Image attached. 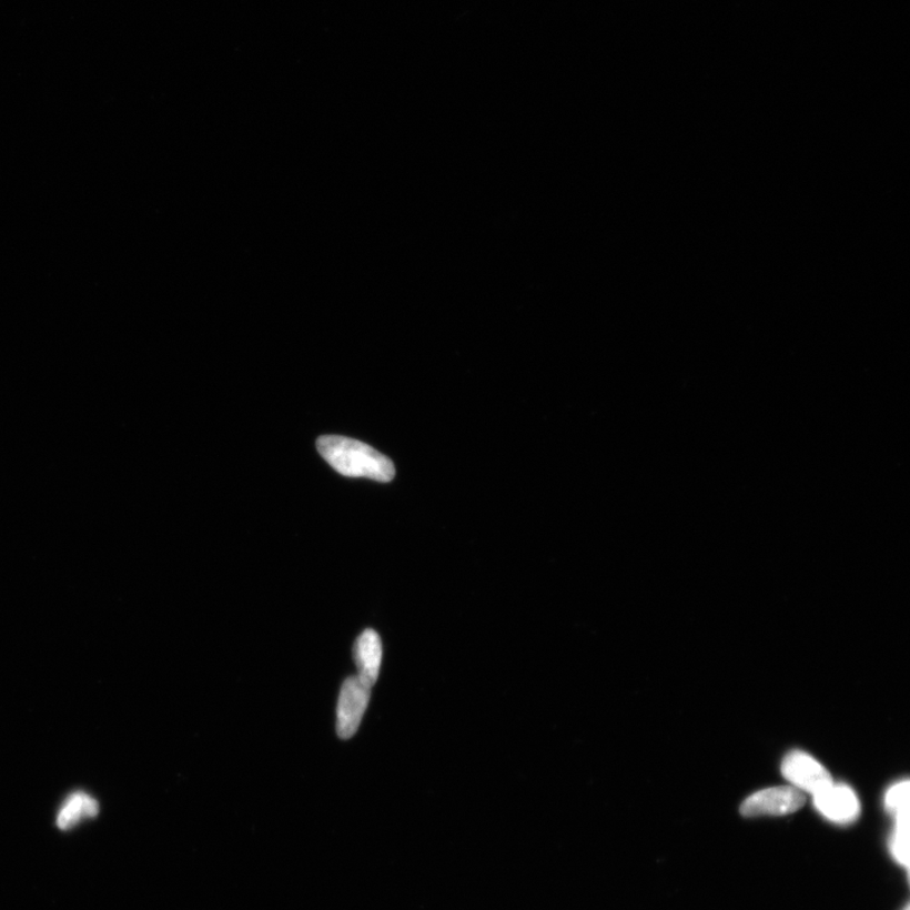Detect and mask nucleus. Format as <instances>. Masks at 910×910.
<instances>
[{"label":"nucleus","mask_w":910,"mask_h":910,"mask_svg":"<svg viewBox=\"0 0 910 910\" xmlns=\"http://www.w3.org/2000/svg\"><path fill=\"white\" fill-rule=\"evenodd\" d=\"M806 803L802 791L795 787H776L757 791L741 806L745 817L787 816L799 811Z\"/></svg>","instance_id":"3"},{"label":"nucleus","mask_w":910,"mask_h":910,"mask_svg":"<svg viewBox=\"0 0 910 910\" xmlns=\"http://www.w3.org/2000/svg\"><path fill=\"white\" fill-rule=\"evenodd\" d=\"M815 797V805L830 821L850 823L859 817L860 805L853 790L843 785H833Z\"/></svg>","instance_id":"5"},{"label":"nucleus","mask_w":910,"mask_h":910,"mask_svg":"<svg viewBox=\"0 0 910 910\" xmlns=\"http://www.w3.org/2000/svg\"><path fill=\"white\" fill-rule=\"evenodd\" d=\"M372 686L360 676L350 677L343 683L336 708V732L342 740L351 739L358 731L370 704Z\"/></svg>","instance_id":"2"},{"label":"nucleus","mask_w":910,"mask_h":910,"mask_svg":"<svg viewBox=\"0 0 910 910\" xmlns=\"http://www.w3.org/2000/svg\"><path fill=\"white\" fill-rule=\"evenodd\" d=\"M316 445L322 457L345 477L378 482H390L395 477L394 463L368 444L345 436L325 435L317 439Z\"/></svg>","instance_id":"1"},{"label":"nucleus","mask_w":910,"mask_h":910,"mask_svg":"<svg viewBox=\"0 0 910 910\" xmlns=\"http://www.w3.org/2000/svg\"><path fill=\"white\" fill-rule=\"evenodd\" d=\"M886 806L893 813L909 807V781L899 782V785L889 789Z\"/></svg>","instance_id":"9"},{"label":"nucleus","mask_w":910,"mask_h":910,"mask_svg":"<svg viewBox=\"0 0 910 910\" xmlns=\"http://www.w3.org/2000/svg\"><path fill=\"white\" fill-rule=\"evenodd\" d=\"M782 776L798 790L813 796L833 785L831 774L822 764L803 751H791L781 764Z\"/></svg>","instance_id":"4"},{"label":"nucleus","mask_w":910,"mask_h":910,"mask_svg":"<svg viewBox=\"0 0 910 910\" xmlns=\"http://www.w3.org/2000/svg\"><path fill=\"white\" fill-rule=\"evenodd\" d=\"M897 816V826L891 843V851L896 859L908 867L909 863V807L900 809Z\"/></svg>","instance_id":"8"},{"label":"nucleus","mask_w":910,"mask_h":910,"mask_svg":"<svg viewBox=\"0 0 910 910\" xmlns=\"http://www.w3.org/2000/svg\"><path fill=\"white\" fill-rule=\"evenodd\" d=\"M99 813V805L94 798L81 791L71 795L60 809L57 823L61 830L78 825L81 819L95 817Z\"/></svg>","instance_id":"7"},{"label":"nucleus","mask_w":910,"mask_h":910,"mask_svg":"<svg viewBox=\"0 0 910 910\" xmlns=\"http://www.w3.org/2000/svg\"><path fill=\"white\" fill-rule=\"evenodd\" d=\"M904 910H909V907L907 906V907L904 908Z\"/></svg>","instance_id":"10"},{"label":"nucleus","mask_w":910,"mask_h":910,"mask_svg":"<svg viewBox=\"0 0 910 910\" xmlns=\"http://www.w3.org/2000/svg\"><path fill=\"white\" fill-rule=\"evenodd\" d=\"M354 663L358 668V676L375 685L380 676L382 664V643L375 630L363 631L354 644Z\"/></svg>","instance_id":"6"}]
</instances>
